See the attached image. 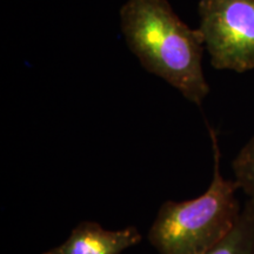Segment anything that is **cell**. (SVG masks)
I'll use <instances>...</instances> for the list:
<instances>
[{
    "label": "cell",
    "instance_id": "2",
    "mask_svg": "<svg viewBox=\"0 0 254 254\" xmlns=\"http://www.w3.org/2000/svg\"><path fill=\"white\" fill-rule=\"evenodd\" d=\"M208 132L214 158L212 182L198 198L168 200L161 206L147 236L159 254H205L233 230L240 217L239 187L222 176L217 134L211 126Z\"/></svg>",
    "mask_w": 254,
    "mask_h": 254
},
{
    "label": "cell",
    "instance_id": "1",
    "mask_svg": "<svg viewBox=\"0 0 254 254\" xmlns=\"http://www.w3.org/2000/svg\"><path fill=\"white\" fill-rule=\"evenodd\" d=\"M119 15L127 46L142 67L190 103L201 105L209 87L202 69L205 43L199 28L184 23L168 0H126Z\"/></svg>",
    "mask_w": 254,
    "mask_h": 254
},
{
    "label": "cell",
    "instance_id": "4",
    "mask_svg": "<svg viewBox=\"0 0 254 254\" xmlns=\"http://www.w3.org/2000/svg\"><path fill=\"white\" fill-rule=\"evenodd\" d=\"M141 239V233L134 226L110 231L98 222L82 221L63 244L43 254H123Z\"/></svg>",
    "mask_w": 254,
    "mask_h": 254
},
{
    "label": "cell",
    "instance_id": "3",
    "mask_svg": "<svg viewBox=\"0 0 254 254\" xmlns=\"http://www.w3.org/2000/svg\"><path fill=\"white\" fill-rule=\"evenodd\" d=\"M198 12L211 65L237 73L254 68V0H200Z\"/></svg>",
    "mask_w": 254,
    "mask_h": 254
},
{
    "label": "cell",
    "instance_id": "6",
    "mask_svg": "<svg viewBox=\"0 0 254 254\" xmlns=\"http://www.w3.org/2000/svg\"><path fill=\"white\" fill-rule=\"evenodd\" d=\"M232 167L238 187L254 201V135L234 158Z\"/></svg>",
    "mask_w": 254,
    "mask_h": 254
},
{
    "label": "cell",
    "instance_id": "5",
    "mask_svg": "<svg viewBox=\"0 0 254 254\" xmlns=\"http://www.w3.org/2000/svg\"><path fill=\"white\" fill-rule=\"evenodd\" d=\"M205 254H254V201L247 200L233 230Z\"/></svg>",
    "mask_w": 254,
    "mask_h": 254
}]
</instances>
